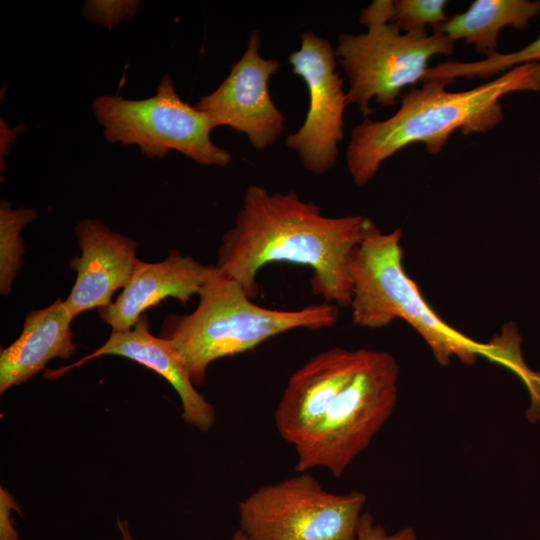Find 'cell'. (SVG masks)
I'll list each match as a JSON object with an SVG mask.
<instances>
[{
  "instance_id": "6da1fadb",
  "label": "cell",
  "mask_w": 540,
  "mask_h": 540,
  "mask_svg": "<svg viewBox=\"0 0 540 540\" xmlns=\"http://www.w3.org/2000/svg\"><path fill=\"white\" fill-rule=\"evenodd\" d=\"M372 223L362 215L328 217L294 191L270 193L250 185L234 225L222 236L215 266L254 299L257 275L265 265H303L313 272V294L338 307L349 306V260Z\"/></svg>"
},
{
  "instance_id": "7a4b0ae2",
  "label": "cell",
  "mask_w": 540,
  "mask_h": 540,
  "mask_svg": "<svg viewBox=\"0 0 540 540\" xmlns=\"http://www.w3.org/2000/svg\"><path fill=\"white\" fill-rule=\"evenodd\" d=\"M450 83L425 81L402 96L400 108L388 119L365 117L353 128L346 164L356 185H366L386 159L411 144L422 143L429 154L436 155L457 129L464 134L493 129L504 118L503 96L540 90V62L519 65L465 91L446 90Z\"/></svg>"
},
{
  "instance_id": "3957f363",
  "label": "cell",
  "mask_w": 540,
  "mask_h": 540,
  "mask_svg": "<svg viewBox=\"0 0 540 540\" xmlns=\"http://www.w3.org/2000/svg\"><path fill=\"white\" fill-rule=\"evenodd\" d=\"M402 230L381 232L374 223L349 260L352 322L379 329L395 319L406 321L424 339L436 361L448 366L452 357L473 365L479 355L519 373L525 367L521 336L514 324L488 343L477 342L446 323L427 303L406 274L401 247Z\"/></svg>"
},
{
  "instance_id": "277c9868",
  "label": "cell",
  "mask_w": 540,
  "mask_h": 540,
  "mask_svg": "<svg viewBox=\"0 0 540 540\" xmlns=\"http://www.w3.org/2000/svg\"><path fill=\"white\" fill-rule=\"evenodd\" d=\"M198 296L193 312L167 315L159 333L174 346L195 386L205 382L209 365L218 359L249 351L292 329L332 327L339 319V307L327 302L295 310L259 306L218 269Z\"/></svg>"
},
{
  "instance_id": "5b68a950",
  "label": "cell",
  "mask_w": 540,
  "mask_h": 540,
  "mask_svg": "<svg viewBox=\"0 0 540 540\" xmlns=\"http://www.w3.org/2000/svg\"><path fill=\"white\" fill-rule=\"evenodd\" d=\"M393 17V1L375 0L360 13L367 32L338 36L335 56L348 76L347 102L365 117L372 113V99L382 106L396 104L405 87L423 81L433 56L454 51L455 42L442 32L402 33Z\"/></svg>"
},
{
  "instance_id": "8992f818",
  "label": "cell",
  "mask_w": 540,
  "mask_h": 540,
  "mask_svg": "<svg viewBox=\"0 0 540 540\" xmlns=\"http://www.w3.org/2000/svg\"><path fill=\"white\" fill-rule=\"evenodd\" d=\"M399 366L389 352L366 349L363 363L322 419L295 446V470L326 468L339 478L391 417Z\"/></svg>"
},
{
  "instance_id": "52a82bcc",
  "label": "cell",
  "mask_w": 540,
  "mask_h": 540,
  "mask_svg": "<svg viewBox=\"0 0 540 540\" xmlns=\"http://www.w3.org/2000/svg\"><path fill=\"white\" fill-rule=\"evenodd\" d=\"M92 110L108 142L137 145L148 158L176 150L200 165L222 167L232 161L231 153L212 142L209 116L178 96L168 74L151 97L101 95L93 100Z\"/></svg>"
},
{
  "instance_id": "ba28073f",
  "label": "cell",
  "mask_w": 540,
  "mask_h": 540,
  "mask_svg": "<svg viewBox=\"0 0 540 540\" xmlns=\"http://www.w3.org/2000/svg\"><path fill=\"white\" fill-rule=\"evenodd\" d=\"M367 496L327 491L310 473L259 487L238 506L251 540H356Z\"/></svg>"
},
{
  "instance_id": "9c48e42d",
  "label": "cell",
  "mask_w": 540,
  "mask_h": 540,
  "mask_svg": "<svg viewBox=\"0 0 540 540\" xmlns=\"http://www.w3.org/2000/svg\"><path fill=\"white\" fill-rule=\"evenodd\" d=\"M288 61L307 86L309 108L303 125L287 135L285 144L296 151L306 170L322 175L336 163L348 105L343 79L336 71L335 51L327 39L304 32L300 49Z\"/></svg>"
},
{
  "instance_id": "30bf717a",
  "label": "cell",
  "mask_w": 540,
  "mask_h": 540,
  "mask_svg": "<svg viewBox=\"0 0 540 540\" xmlns=\"http://www.w3.org/2000/svg\"><path fill=\"white\" fill-rule=\"evenodd\" d=\"M261 36L250 34L242 57L217 89L199 99L195 107L205 112L214 128L227 126L246 134L251 145L264 150L282 135L285 117L274 105L268 82L279 70L276 59L259 55Z\"/></svg>"
},
{
  "instance_id": "8fae6325",
  "label": "cell",
  "mask_w": 540,
  "mask_h": 540,
  "mask_svg": "<svg viewBox=\"0 0 540 540\" xmlns=\"http://www.w3.org/2000/svg\"><path fill=\"white\" fill-rule=\"evenodd\" d=\"M365 353L366 348H330L290 376L274 412L275 427L285 442L295 447L310 433L359 370Z\"/></svg>"
},
{
  "instance_id": "7c38bea8",
  "label": "cell",
  "mask_w": 540,
  "mask_h": 540,
  "mask_svg": "<svg viewBox=\"0 0 540 540\" xmlns=\"http://www.w3.org/2000/svg\"><path fill=\"white\" fill-rule=\"evenodd\" d=\"M81 255L69 261L75 283L65 300L74 319L84 311L111 304L113 293L128 283L138 244L97 219H82L75 227Z\"/></svg>"
},
{
  "instance_id": "4fadbf2b",
  "label": "cell",
  "mask_w": 540,
  "mask_h": 540,
  "mask_svg": "<svg viewBox=\"0 0 540 540\" xmlns=\"http://www.w3.org/2000/svg\"><path fill=\"white\" fill-rule=\"evenodd\" d=\"M216 271L215 265H204L177 250L156 263L137 259L122 292L114 302L98 308V314L112 332L128 331L148 308L168 297L183 304L190 302Z\"/></svg>"
},
{
  "instance_id": "5bb4252c",
  "label": "cell",
  "mask_w": 540,
  "mask_h": 540,
  "mask_svg": "<svg viewBox=\"0 0 540 540\" xmlns=\"http://www.w3.org/2000/svg\"><path fill=\"white\" fill-rule=\"evenodd\" d=\"M116 355L133 360L162 376L177 392L181 402V418L201 432L210 431L216 421L214 406L200 394L189 372L174 348L166 339L154 336L146 314L128 331L112 332L107 341L91 354L69 367L48 371L46 377L56 378L88 360Z\"/></svg>"
},
{
  "instance_id": "9a60e30c",
  "label": "cell",
  "mask_w": 540,
  "mask_h": 540,
  "mask_svg": "<svg viewBox=\"0 0 540 540\" xmlns=\"http://www.w3.org/2000/svg\"><path fill=\"white\" fill-rule=\"evenodd\" d=\"M73 318L63 300L32 310L21 334L0 353V393L30 380L54 358L68 359L76 350Z\"/></svg>"
},
{
  "instance_id": "2e32d148",
  "label": "cell",
  "mask_w": 540,
  "mask_h": 540,
  "mask_svg": "<svg viewBox=\"0 0 540 540\" xmlns=\"http://www.w3.org/2000/svg\"><path fill=\"white\" fill-rule=\"evenodd\" d=\"M540 13V0H475L467 10L448 18L436 30L453 42L465 40L478 53H497L500 31L512 26L524 30Z\"/></svg>"
},
{
  "instance_id": "e0dca14e",
  "label": "cell",
  "mask_w": 540,
  "mask_h": 540,
  "mask_svg": "<svg viewBox=\"0 0 540 540\" xmlns=\"http://www.w3.org/2000/svg\"><path fill=\"white\" fill-rule=\"evenodd\" d=\"M38 216L33 207L13 208L7 200L0 202V293L8 296L23 265L25 253L22 229Z\"/></svg>"
},
{
  "instance_id": "ac0fdd59",
  "label": "cell",
  "mask_w": 540,
  "mask_h": 540,
  "mask_svg": "<svg viewBox=\"0 0 540 540\" xmlns=\"http://www.w3.org/2000/svg\"><path fill=\"white\" fill-rule=\"evenodd\" d=\"M540 62V34L535 40L510 53H495L483 60L472 62L447 61L428 68L423 81L448 80L455 78H489L503 74L522 64Z\"/></svg>"
},
{
  "instance_id": "d6986e66",
  "label": "cell",
  "mask_w": 540,
  "mask_h": 540,
  "mask_svg": "<svg viewBox=\"0 0 540 540\" xmlns=\"http://www.w3.org/2000/svg\"><path fill=\"white\" fill-rule=\"evenodd\" d=\"M445 0L393 1V22L404 33H424L428 25L436 30L447 21Z\"/></svg>"
},
{
  "instance_id": "ffe728a7",
  "label": "cell",
  "mask_w": 540,
  "mask_h": 540,
  "mask_svg": "<svg viewBox=\"0 0 540 540\" xmlns=\"http://www.w3.org/2000/svg\"><path fill=\"white\" fill-rule=\"evenodd\" d=\"M140 7L139 1H86L83 6L88 21L101 24L107 29L133 16Z\"/></svg>"
},
{
  "instance_id": "44dd1931",
  "label": "cell",
  "mask_w": 540,
  "mask_h": 540,
  "mask_svg": "<svg viewBox=\"0 0 540 540\" xmlns=\"http://www.w3.org/2000/svg\"><path fill=\"white\" fill-rule=\"evenodd\" d=\"M356 540H418L412 527H403L388 534L386 529L375 522L371 513L364 511L359 519Z\"/></svg>"
},
{
  "instance_id": "7402d4cb",
  "label": "cell",
  "mask_w": 540,
  "mask_h": 540,
  "mask_svg": "<svg viewBox=\"0 0 540 540\" xmlns=\"http://www.w3.org/2000/svg\"><path fill=\"white\" fill-rule=\"evenodd\" d=\"M21 513L13 496L3 487L0 488V540H20L19 533L12 522V511Z\"/></svg>"
},
{
  "instance_id": "603a6c76",
  "label": "cell",
  "mask_w": 540,
  "mask_h": 540,
  "mask_svg": "<svg viewBox=\"0 0 540 540\" xmlns=\"http://www.w3.org/2000/svg\"><path fill=\"white\" fill-rule=\"evenodd\" d=\"M117 527L121 540H135L127 520H122L118 517Z\"/></svg>"
},
{
  "instance_id": "cb8c5ba5",
  "label": "cell",
  "mask_w": 540,
  "mask_h": 540,
  "mask_svg": "<svg viewBox=\"0 0 540 540\" xmlns=\"http://www.w3.org/2000/svg\"><path fill=\"white\" fill-rule=\"evenodd\" d=\"M206 540V539H205ZM230 540H251L240 528L235 531Z\"/></svg>"
}]
</instances>
